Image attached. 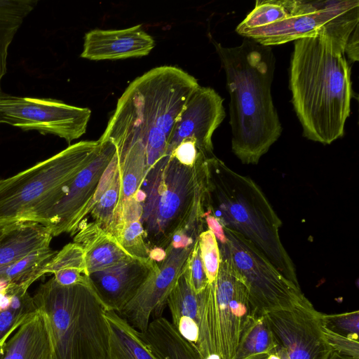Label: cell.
I'll return each mask as SVG.
<instances>
[{"instance_id": "cell-1", "label": "cell", "mask_w": 359, "mask_h": 359, "mask_svg": "<svg viewBox=\"0 0 359 359\" xmlns=\"http://www.w3.org/2000/svg\"><path fill=\"white\" fill-rule=\"evenodd\" d=\"M199 86L195 77L179 67L150 69L126 88L99 140L114 143L119 160L144 161L147 173L167 156L175 122Z\"/></svg>"}, {"instance_id": "cell-2", "label": "cell", "mask_w": 359, "mask_h": 359, "mask_svg": "<svg viewBox=\"0 0 359 359\" xmlns=\"http://www.w3.org/2000/svg\"><path fill=\"white\" fill-rule=\"evenodd\" d=\"M289 86L306 138L330 144L344 135L353 92L340 43L326 34L295 41Z\"/></svg>"}, {"instance_id": "cell-3", "label": "cell", "mask_w": 359, "mask_h": 359, "mask_svg": "<svg viewBox=\"0 0 359 359\" xmlns=\"http://www.w3.org/2000/svg\"><path fill=\"white\" fill-rule=\"evenodd\" d=\"M213 43L230 97L232 151L243 163L257 164L282 133L271 96L275 56L250 39L235 47Z\"/></svg>"}, {"instance_id": "cell-4", "label": "cell", "mask_w": 359, "mask_h": 359, "mask_svg": "<svg viewBox=\"0 0 359 359\" xmlns=\"http://www.w3.org/2000/svg\"><path fill=\"white\" fill-rule=\"evenodd\" d=\"M202 203L203 213L251 242L286 278L299 286L294 264L279 236L282 222L252 179L236 172L215 155L208 157Z\"/></svg>"}, {"instance_id": "cell-5", "label": "cell", "mask_w": 359, "mask_h": 359, "mask_svg": "<svg viewBox=\"0 0 359 359\" xmlns=\"http://www.w3.org/2000/svg\"><path fill=\"white\" fill-rule=\"evenodd\" d=\"M201 155L192 167L168 156L146 174L135 197L141 203V222L151 251L165 250L174 237L184 245L194 243L204 230Z\"/></svg>"}, {"instance_id": "cell-6", "label": "cell", "mask_w": 359, "mask_h": 359, "mask_svg": "<svg viewBox=\"0 0 359 359\" xmlns=\"http://www.w3.org/2000/svg\"><path fill=\"white\" fill-rule=\"evenodd\" d=\"M33 302L46 316L53 359H109L107 310L90 284H41Z\"/></svg>"}, {"instance_id": "cell-7", "label": "cell", "mask_w": 359, "mask_h": 359, "mask_svg": "<svg viewBox=\"0 0 359 359\" xmlns=\"http://www.w3.org/2000/svg\"><path fill=\"white\" fill-rule=\"evenodd\" d=\"M98 140H84L18 174L0 180V226L41 223L67 194L79 172L97 155Z\"/></svg>"}, {"instance_id": "cell-8", "label": "cell", "mask_w": 359, "mask_h": 359, "mask_svg": "<svg viewBox=\"0 0 359 359\" xmlns=\"http://www.w3.org/2000/svg\"><path fill=\"white\" fill-rule=\"evenodd\" d=\"M199 336L196 347L203 359H233L242 332L257 316L243 280L221 258L215 280L198 294Z\"/></svg>"}, {"instance_id": "cell-9", "label": "cell", "mask_w": 359, "mask_h": 359, "mask_svg": "<svg viewBox=\"0 0 359 359\" xmlns=\"http://www.w3.org/2000/svg\"><path fill=\"white\" fill-rule=\"evenodd\" d=\"M358 22V0H292L290 12L282 19L238 34L264 46L326 34L345 47Z\"/></svg>"}, {"instance_id": "cell-10", "label": "cell", "mask_w": 359, "mask_h": 359, "mask_svg": "<svg viewBox=\"0 0 359 359\" xmlns=\"http://www.w3.org/2000/svg\"><path fill=\"white\" fill-rule=\"evenodd\" d=\"M223 229L226 239L218 243L220 258L227 259L243 280L257 316L309 302L300 287L286 278L251 242Z\"/></svg>"}, {"instance_id": "cell-11", "label": "cell", "mask_w": 359, "mask_h": 359, "mask_svg": "<svg viewBox=\"0 0 359 359\" xmlns=\"http://www.w3.org/2000/svg\"><path fill=\"white\" fill-rule=\"evenodd\" d=\"M91 111L53 99L19 97L0 91V124L36 130L70 144L86 131Z\"/></svg>"}, {"instance_id": "cell-12", "label": "cell", "mask_w": 359, "mask_h": 359, "mask_svg": "<svg viewBox=\"0 0 359 359\" xmlns=\"http://www.w3.org/2000/svg\"><path fill=\"white\" fill-rule=\"evenodd\" d=\"M194 245L182 247L170 243L134 297L117 312L140 332L146 331L151 315L156 318L161 317L168 297L183 273Z\"/></svg>"}, {"instance_id": "cell-13", "label": "cell", "mask_w": 359, "mask_h": 359, "mask_svg": "<svg viewBox=\"0 0 359 359\" xmlns=\"http://www.w3.org/2000/svg\"><path fill=\"white\" fill-rule=\"evenodd\" d=\"M98 141L100 147L97 155L79 172L67 194L41 223L50 230L53 237L62 233L74 236L90 212L99 182L116 151L111 141Z\"/></svg>"}, {"instance_id": "cell-14", "label": "cell", "mask_w": 359, "mask_h": 359, "mask_svg": "<svg viewBox=\"0 0 359 359\" xmlns=\"http://www.w3.org/2000/svg\"><path fill=\"white\" fill-rule=\"evenodd\" d=\"M264 315L276 344L289 359H328L333 351L323 334L321 313L310 301Z\"/></svg>"}, {"instance_id": "cell-15", "label": "cell", "mask_w": 359, "mask_h": 359, "mask_svg": "<svg viewBox=\"0 0 359 359\" xmlns=\"http://www.w3.org/2000/svg\"><path fill=\"white\" fill-rule=\"evenodd\" d=\"M224 117L225 109L221 96L211 88L199 86L175 122L166 155L182 140L194 138L204 154L214 156L212 137Z\"/></svg>"}, {"instance_id": "cell-16", "label": "cell", "mask_w": 359, "mask_h": 359, "mask_svg": "<svg viewBox=\"0 0 359 359\" xmlns=\"http://www.w3.org/2000/svg\"><path fill=\"white\" fill-rule=\"evenodd\" d=\"M156 262L130 258L111 268L89 274V281L107 310L118 312L136 294Z\"/></svg>"}, {"instance_id": "cell-17", "label": "cell", "mask_w": 359, "mask_h": 359, "mask_svg": "<svg viewBox=\"0 0 359 359\" xmlns=\"http://www.w3.org/2000/svg\"><path fill=\"white\" fill-rule=\"evenodd\" d=\"M155 46L154 38L142 25L120 29H95L86 33L82 58L120 60L146 56Z\"/></svg>"}, {"instance_id": "cell-18", "label": "cell", "mask_w": 359, "mask_h": 359, "mask_svg": "<svg viewBox=\"0 0 359 359\" xmlns=\"http://www.w3.org/2000/svg\"><path fill=\"white\" fill-rule=\"evenodd\" d=\"M0 359H53L50 329L40 310L28 313L0 346Z\"/></svg>"}, {"instance_id": "cell-19", "label": "cell", "mask_w": 359, "mask_h": 359, "mask_svg": "<svg viewBox=\"0 0 359 359\" xmlns=\"http://www.w3.org/2000/svg\"><path fill=\"white\" fill-rule=\"evenodd\" d=\"M73 242L83 249L89 274L111 268L133 258L111 233L94 222L83 220Z\"/></svg>"}, {"instance_id": "cell-20", "label": "cell", "mask_w": 359, "mask_h": 359, "mask_svg": "<svg viewBox=\"0 0 359 359\" xmlns=\"http://www.w3.org/2000/svg\"><path fill=\"white\" fill-rule=\"evenodd\" d=\"M52 238L50 230L36 222L20 221L6 225L0 236V269L50 247Z\"/></svg>"}, {"instance_id": "cell-21", "label": "cell", "mask_w": 359, "mask_h": 359, "mask_svg": "<svg viewBox=\"0 0 359 359\" xmlns=\"http://www.w3.org/2000/svg\"><path fill=\"white\" fill-rule=\"evenodd\" d=\"M121 197V172L115 154L99 182L89 212L93 222L111 235L119 222Z\"/></svg>"}, {"instance_id": "cell-22", "label": "cell", "mask_w": 359, "mask_h": 359, "mask_svg": "<svg viewBox=\"0 0 359 359\" xmlns=\"http://www.w3.org/2000/svg\"><path fill=\"white\" fill-rule=\"evenodd\" d=\"M140 334L158 359H203L197 347L162 316L151 321L146 331Z\"/></svg>"}, {"instance_id": "cell-23", "label": "cell", "mask_w": 359, "mask_h": 359, "mask_svg": "<svg viewBox=\"0 0 359 359\" xmlns=\"http://www.w3.org/2000/svg\"><path fill=\"white\" fill-rule=\"evenodd\" d=\"M167 305L172 323L179 334L196 346L199 336V297L190 287L184 271L168 297Z\"/></svg>"}, {"instance_id": "cell-24", "label": "cell", "mask_w": 359, "mask_h": 359, "mask_svg": "<svg viewBox=\"0 0 359 359\" xmlns=\"http://www.w3.org/2000/svg\"><path fill=\"white\" fill-rule=\"evenodd\" d=\"M142 215V204L135 196L126 200L121 205L119 222L112 236L131 257L149 259L150 249L144 239Z\"/></svg>"}, {"instance_id": "cell-25", "label": "cell", "mask_w": 359, "mask_h": 359, "mask_svg": "<svg viewBox=\"0 0 359 359\" xmlns=\"http://www.w3.org/2000/svg\"><path fill=\"white\" fill-rule=\"evenodd\" d=\"M105 318L109 331V359H158L140 332L116 312L107 310Z\"/></svg>"}, {"instance_id": "cell-26", "label": "cell", "mask_w": 359, "mask_h": 359, "mask_svg": "<svg viewBox=\"0 0 359 359\" xmlns=\"http://www.w3.org/2000/svg\"><path fill=\"white\" fill-rule=\"evenodd\" d=\"M44 275L53 274L60 285L90 284L83 249L72 242L65 245L43 268Z\"/></svg>"}, {"instance_id": "cell-27", "label": "cell", "mask_w": 359, "mask_h": 359, "mask_svg": "<svg viewBox=\"0 0 359 359\" xmlns=\"http://www.w3.org/2000/svg\"><path fill=\"white\" fill-rule=\"evenodd\" d=\"M35 0H0V90L6 73L8 47L24 19L34 8Z\"/></svg>"}, {"instance_id": "cell-28", "label": "cell", "mask_w": 359, "mask_h": 359, "mask_svg": "<svg viewBox=\"0 0 359 359\" xmlns=\"http://www.w3.org/2000/svg\"><path fill=\"white\" fill-rule=\"evenodd\" d=\"M57 251L50 247L34 252L17 262L0 269V278L27 291L29 286L44 276L43 268Z\"/></svg>"}, {"instance_id": "cell-29", "label": "cell", "mask_w": 359, "mask_h": 359, "mask_svg": "<svg viewBox=\"0 0 359 359\" xmlns=\"http://www.w3.org/2000/svg\"><path fill=\"white\" fill-rule=\"evenodd\" d=\"M276 342L264 315L255 316L241 334L233 359H246L268 353Z\"/></svg>"}, {"instance_id": "cell-30", "label": "cell", "mask_w": 359, "mask_h": 359, "mask_svg": "<svg viewBox=\"0 0 359 359\" xmlns=\"http://www.w3.org/2000/svg\"><path fill=\"white\" fill-rule=\"evenodd\" d=\"M198 241L208 283H212L217 278L221 261L218 243L210 229L202 231Z\"/></svg>"}, {"instance_id": "cell-31", "label": "cell", "mask_w": 359, "mask_h": 359, "mask_svg": "<svg viewBox=\"0 0 359 359\" xmlns=\"http://www.w3.org/2000/svg\"><path fill=\"white\" fill-rule=\"evenodd\" d=\"M321 322L325 328L338 334L358 341V311L337 314L321 313Z\"/></svg>"}, {"instance_id": "cell-32", "label": "cell", "mask_w": 359, "mask_h": 359, "mask_svg": "<svg viewBox=\"0 0 359 359\" xmlns=\"http://www.w3.org/2000/svg\"><path fill=\"white\" fill-rule=\"evenodd\" d=\"M184 272L190 287L195 293H201L208 285V280L202 261L198 240L194 243V248L187 259Z\"/></svg>"}, {"instance_id": "cell-33", "label": "cell", "mask_w": 359, "mask_h": 359, "mask_svg": "<svg viewBox=\"0 0 359 359\" xmlns=\"http://www.w3.org/2000/svg\"><path fill=\"white\" fill-rule=\"evenodd\" d=\"M36 309L33 298L29 294L20 309L13 310L9 307L8 309L0 312V346L23 321L26 316Z\"/></svg>"}, {"instance_id": "cell-34", "label": "cell", "mask_w": 359, "mask_h": 359, "mask_svg": "<svg viewBox=\"0 0 359 359\" xmlns=\"http://www.w3.org/2000/svg\"><path fill=\"white\" fill-rule=\"evenodd\" d=\"M201 155L206 156L201 152L196 140L186 138L173 147L168 153L167 156L173 157L183 165L192 167Z\"/></svg>"}, {"instance_id": "cell-35", "label": "cell", "mask_w": 359, "mask_h": 359, "mask_svg": "<svg viewBox=\"0 0 359 359\" xmlns=\"http://www.w3.org/2000/svg\"><path fill=\"white\" fill-rule=\"evenodd\" d=\"M322 332L324 339L333 351L359 359V341L334 333L323 325Z\"/></svg>"}, {"instance_id": "cell-36", "label": "cell", "mask_w": 359, "mask_h": 359, "mask_svg": "<svg viewBox=\"0 0 359 359\" xmlns=\"http://www.w3.org/2000/svg\"><path fill=\"white\" fill-rule=\"evenodd\" d=\"M358 25L348 36L344 47V54L348 56L349 60L352 62H358L359 59L358 54Z\"/></svg>"}, {"instance_id": "cell-37", "label": "cell", "mask_w": 359, "mask_h": 359, "mask_svg": "<svg viewBox=\"0 0 359 359\" xmlns=\"http://www.w3.org/2000/svg\"><path fill=\"white\" fill-rule=\"evenodd\" d=\"M266 359H289L285 351L280 346H276L268 353Z\"/></svg>"}, {"instance_id": "cell-38", "label": "cell", "mask_w": 359, "mask_h": 359, "mask_svg": "<svg viewBox=\"0 0 359 359\" xmlns=\"http://www.w3.org/2000/svg\"><path fill=\"white\" fill-rule=\"evenodd\" d=\"M11 304V296L6 292H0V312L9 309Z\"/></svg>"}, {"instance_id": "cell-39", "label": "cell", "mask_w": 359, "mask_h": 359, "mask_svg": "<svg viewBox=\"0 0 359 359\" xmlns=\"http://www.w3.org/2000/svg\"><path fill=\"white\" fill-rule=\"evenodd\" d=\"M328 359H355L352 357L339 353L336 351H332Z\"/></svg>"}, {"instance_id": "cell-40", "label": "cell", "mask_w": 359, "mask_h": 359, "mask_svg": "<svg viewBox=\"0 0 359 359\" xmlns=\"http://www.w3.org/2000/svg\"><path fill=\"white\" fill-rule=\"evenodd\" d=\"M9 283L8 280L0 278V292H4L8 288Z\"/></svg>"}, {"instance_id": "cell-41", "label": "cell", "mask_w": 359, "mask_h": 359, "mask_svg": "<svg viewBox=\"0 0 359 359\" xmlns=\"http://www.w3.org/2000/svg\"><path fill=\"white\" fill-rule=\"evenodd\" d=\"M268 353L257 354V355H253V356L250 357V358H246V359H266V358L268 355Z\"/></svg>"}, {"instance_id": "cell-42", "label": "cell", "mask_w": 359, "mask_h": 359, "mask_svg": "<svg viewBox=\"0 0 359 359\" xmlns=\"http://www.w3.org/2000/svg\"><path fill=\"white\" fill-rule=\"evenodd\" d=\"M4 226H0V236H1L3 231H4Z\"/></svg>"}]
</instances>
